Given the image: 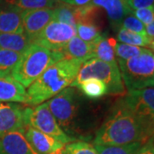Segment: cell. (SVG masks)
Segmentation results:
<instances>
[{"mask_svg": "<svg viewBox=\"0 0 154 154\" xmlns=\"http://www.w3.org/2000/svg\"><path fill=\"white\" fill-rule=\"evenodd\" d=\"M154 134V120L141 114L121 99L96 132L94 146L146 144Z\"/></svg>", "mask_w": 154, "mask_h": 154, "instance_id": "1", "label": "cell"}, {"mask_svg": "<svg viewBox=\"0 0 154 154\" xmlns=\"http://www.w3.org/2000/svg\"><path fill=\"white\" fill-rule=\"evenodd\" d=\"M83 62L77 59H63L50 65L28 88L27 105L44 103L70 86L75 81Z\"/></svg>", "mask_w": 154, "mask_h": 154, "instance_id": "2", "label": "cell"}, {"mask_svg": "<svg viewBox=\"0 0 154 154\" xmlns=\"http://www.w3.org/2000/svg\"><path fill=\"white\" fill-rule=\"evenodd\" d=\"M61 128L75 139L84 125V101L75 88H66L46 102Z\"/></svg>", "mask_w": 154, "mask_h": 154, "instance_id": "3", "label": "cell"}, {"mask_svg": "<svg viewBox=\"0 0 154 154\" xmlns=\"http://www.w3.org/2000/svg\"><path fill=\"white\" fill-rule=\"evenodd\" d=\"M63 59L64 58L60 51H51L32 43L22 53L11 75L24 88H29L50 65Z\"/></svg>", "mask_w": 154, "mask_h": 154, "instance_id": "4", "label": "cell"}, {"mask_svg": "<svg viewBox=\"0 0 154 154\" xmlns=\"http://www.w3.org/2000/svg\"><path fill=\"white\" fill-rule=\"evenodd\" d=\"M128 92L154 88V52L149 49L127 60L117 59Z\"/></svg>", "mask_w": 154, "mask_h": 154, "instance_id": "5", "label": "cell"}, {"mask_svg": "<svg viewBox=\"0 0 154 154\" xmlns=\"http://www.w3.org/2000/svg\"><path fill=\"white\" fill-rule=\"evenodd\" d=\"M90 78H96L105 83L107 88V94L122 97L127 94L117 62L106 63L98 58L86 61L83 63L70 88L78 87L82 82Z\"/></svg>", "mask_w": 154, "mask_h": 154, "instance_id": "6", "label": "cell"}, {"mask_svg": "<svg viewBox=\"0 0 154 154\" xmlns=\"http://www.w3.org/2000/svg\"><path fill=\"white\" fill-rule=\"evenodd\" d=\"M24 127L28 126L55 138L63 144L75 141V139L68 135L61 128L51 112L47 103H42L34 107H27L23 110Z\"/></svg>", "mask_w": 154, "mask_h": 154, "instance_id": "7", "label": "cell"}, {"mask_svg": "<svg viewBox=\"0 0 154 154\" xmlns=\"http://www.w3.org/2000/svg\"><path fill=\"white\" fill-rule=\"evenodd\" d=\"M75 33L76 30L75 28L52 20L36 36L32 43L51 51H60L65 45L75 36Z\"/></svg>", "mask_w": 154, "mask_h": 154, "instance_id": "8", "label": "cell"}, {"mask_svg": "<svg viewBox=\"0 0 154 154\" xmlns=\"http://www.w3.org/2000/svg\"><path fill=\"white\" fill-rule=\"evenodd\" d=\"M24 34L31 42L52 21L53 9H40L24 11L22 14Z\"/></svg>", "mask_w": 154, "mask_h": 154, "instance_id": "9", "label": "cell"}, {"mask_svg": "<svg viewBox=\"0 0 154 154\" xmlns=\"http://www.w3.org/2000/svg\"><path fill=\"white\" fill-rule=\"evenodd\" d=\"M22 105L0 102V138L8 133L24 128Z\"/></svg>", "mask_w": 154, "mask_h": 154, "instance_id": "10", "label": "cell"}, {"mask_svg": "<svg viewBox=\"0 0 154 154\" xmlns=\"http://www.w3.org/2000/svg\"><path fill=\"white\" fill-rule=\"evenodd\" d=\"M88 5L105 10L114 29L121 28L122 20L128 15L133 14L127 0H92Z\"/></svg>", "mask_w": 154, "mask_h": 154, "instance_id": "11", "label": "cell"}, {"mask_svg": "<svg viewBox=\"0 0 154 154\" xmlns=\"http://www.w3.org/2000/svg\"><path fill=\"white\" fill-rule=\"evenodd\" d=\"M24 134L37 154H51L63 148L64 144L31 127H24Z\"/></svg>", "mask_w": 154, "mask_h": 154, "instance_id": "12", "label": "cell"}, {"mask_svg": "<svg viewBox=\"0 0 154 154\" xmlns=\"http://www.w3.org/2000/svg\"><path fill=\"white\" fill-rule=\"evenodd\" d=\"M122 99L134 110L154 120V88L128 92Z\"/></svg>", "mask_w": 154, "mask_h": 154, "instance_id": "13", "label": "cell"}, {"mask_svg": "<svg viewBox=\"0 0 154 154\" xmlns=\"http://www.w3.org/2000/svg\"><path fill=\"white\" fill-rule=\"evenodd\" d=\"M0 154H37L24 134V128L0 138Z\"/></svg>", "mask_w": 154, "mask_h": 154, "instance_id": "14", "label": "cell"}, {"mask_svg": "<svg viewBox=\"0 0 154 154\" xmlns=\"http://www.w3.org/2000/svg\"><path fill=\"white\" fill-rule=\"evenodd\" d=\"M27 91L10 73L0 72V101L27 103Z\"/></svg>", "mask_w": 154, "mask_h": 154, "instance_id": "15", "label": "cell"}, {"mask_svg": "<svg viewBox=\"0 0 154 154\" xmlns=\"http://www.w3.org/2000/svg\"><path fill=\"white\" fill-rule=\"evenodd\" d=\"M22 12L12 6L0 5V33H24Z\"/></svg>", "mask_w": 154, "mask_h": 154, "instance_id": "16", "label": "cell"}, {"mask_svg": "<svg viewBox=\"0 0 154 154\" xmlns=\"http://www.w3.org/2000/svg\"><path fill=\"white\" fill-rule=\"evenodd\" d=\"M60 52L64 59H77L85 63L86 61L94 58L92 43L86 42L77 36L72 38L61 50Z\"/></svg>", "mask_w": 154, "mask_h": 154, "instance_id": "17", "label": "cell"}, {"mask_svg": "<svg viewBox=\"0 0 154 154\" xmlns=\"http://www.w3.org/2000/svg\"><path fill=\"white\" fill-rule=\"evenodd\" d=\"M116 42V41L113 38H106L104 35L99 36L94 41L91 42L93 45L94 58H98L106 63L116 62L114 51Z\"/></svg>", "mask_w": 154, "mask_h": 154, "instance_id": "18", "label": "cell"}, {"mask_svg": "<svg viewBox=\"0 0 154 154\" xmlns=\"http://www.w3.org/2000/svg\"><path fill=\"white\" fill-rule=\"evenodd\" d=\"M32 44L24 33H0V49L23 53Z\"/></svg>", "mask_w": 154, "mask_h": 154, "instance_id": "19", "label": "cell"}, {"mask_svg": "<svg viewBox=\"0 0 154 154\" xmlns=\"http://www.w3.org/2000/svg\"><path fill=\"white\" fill-rule=\"evenodd\" d=\"M52 20L65 23L75 28L79 22V7L59 2V4L53 9Z\"/></svg>", "mask_w": 154, "mask_h": 154, "instance_id": "20", "label": "cell"}, {"mask_svg": "<svg viewBox=\"0 0 154 154\" xmlns=\"http://www.w3.org/2000/svg\"><path fill=\"white\" fill-rule=\"evenodd\" d=\"M60 0H2L0 5L12 6L20 11L54 9Z\"/></svg>", "mask_w": 154, "mask_h": 154, "instance_id": "21", "label": "cell"}, {"mask_svg": "<svg viewBox=\"0 0 154 154\" xmlns=\"http://www.w3.org/2000/svg\"><path fill=\"white\" fill-rule=\"evenodd\" d=\"M77 88L82 94L91 99H98L107 94V88L105 83L96 78H90L81 83Z\"/></svg>", "mask_w": 154, "mask_h": 154, "instance_id": "22", "label": "cell"}, {"mask_svg": "<svg viewBox=\"0 0 154 154\" xmlns=\"http://www.w3.org/2000/svg\"><path fill=\"white\" fill-rule=\"evenodd\" d=\"M116 38L120 43L139 46V47H142V46L150 47V44H151V38L147 35H142V34L134 33L122 28H119L116 34Z\"/></svg>", "mask_w": 154, "mask_h": 154, "instance_id": "23", "label": "cell"}, {"mask_svg": "<svg viewBox=\"0 0 154 154\" xmlns=\"http://www.w3.org/2000/svg\"><path fill=\"white\" fill-rule=\"evenodd\" d=\"M143 145L134 142L122 146H94V147L99 154H135Z\"/></svg>", "mask_w": 154, "mask_h": 154, "instance_id": "24", "label": "cell"}, {"mask_svg": "<svg viewBox=\"0 0 154 154\" xmlns=\"http://www.w3.org/2000/svg\"><path fill=\"white\" fill-rule=\"evenodd\" d=\"M22 53L0 49V72L11 73L22 57Z\"/></svg>", "mask_w": 154, "mask_h": 154, "instance_id": "25", "label": "cell"}, {"mask_svg": "<svg viewBox=\"0 0 154 154\" xmlns=\"http://www.w3.org/2000/svg\"><path fill=\"white\" fill-rule=\"evenodd\" d=\"M75 30L78 37L88 43L93 42L96 38H98L99 36L102 35L100 32V28L94 24L78 23Z\"/></svg>", "mask_w": 154, "mask_h": 154, "instance_id": "26", "label": "cell"}, {"mask_svg": "<svg viewBox=\"0 0 154 154\" xmlns=\"http://www.w3.org/2000/svg\"><path fill=\"white\" fill-rule=\"evenodd\" d=\"M145 48L143 47L123 44L117 41L116 42L114 45L115 55L117 57V59H121V60H127V59H129L134 57L140 55V53L143 52Z\"/></svg>", "mask_w": 154, "mask_h": 154, "instance_id": "27", "label": "cell"}, {"mask_svg": "<svg viewBox=\"0 0 154 154\" xmlns=\"http://www.w3.org/2000/svg\"><path fill=\"white\" fill-rule=\"evenodd\" d=\"M64 149L67 154H99L94 146L82 140L69 142Z\"/></svg>", "mask_w": 154, "mask_h": 154, "instance_id": "28", "label": "cell"}, {"mask_svg": "<svg viewBox=\"0 0 154 154\" xmlns=\"http://www.w3.org/2000/svg\"><path fill=\"white\" fill-rule=\"evenodd\" d=\"M121 28H125L128 31H131L134 33L147 35L146 32V26L140 20H138L133 14L128 15L122 22Z\"/></svg>", "mask_w": 154, "mask_h": 154, "instance_id": "29", "label": "cell"}, {"mask_svg": "<svg viewBox=\"0 0 154 154\" xmlns=\"http://www.w3.org/2000/svg\"><path fill=\"white\" fill-rule=\"evenodd\" d=\"M133 15L142 22L145 26H147L154 21V6L133 11Z\"/></svg>", "mask_w": 154, "mask_h": 154, "instance_id": "30", "label": "cell"}, {"mask_svg": "<svg viewBox=\"0 0 154 154\" xmlns=\"http://www.w3.org/2000/svg\"><path fill=\"white\" fill-rule=\"evenodd\" d=\"M127 1L129 8L132 11L154 6V0H127Z\"/></svg>", "mask_w": 154, "mask_h": 154, "instance_id": "31", "label": "cell"}, {"mask_svg": "<svg viewBox=\"0 0 154 154\" xmlns=\"http://www.w3.org/2000/svg\"><path fill=\"white\" fill-rule=\"evenodd\" d=\"M92 0H60V2L68 4L69 5L75 6V7H83L88 5Z\"/></svg>", "mask_w": 154, "mask_h": 154, "instance_id": "32", "label": "cell"}, {"mask_svg": "<svg viewBox=\"0 0 154 154\" xmlns=\"http://www.w3.org/2000/svg\"><path fill=\"white\" fill-rule=\"evenodd\" d=\"M135 154H154V147L148 141L139 149Z\"/></svg>", "mask_w": 154, "mask_h": 154, "instance_id": "33", "label": "cell"}, {"mask_svg": "<svg viewBox=\"0 0 154 154\" xmlns=\"http://www.w3.org/2000/svg\"><path fill=\"white\" fill-rule=\"evenodd\" d=\"M146 32L149 38H153L154 37V21L151 24L146 26Z\"/></svg>", "mask_w": 154, "mask_h": 154, "instance_id": "34", "label": "cell"}, {"mask_svg": "<svg viewBox=\"0 0 154 154\" xmlns=\"http://www.w3.org/2000/svg\"><path fill=\"white\" fill-rule=\"evenodd\" d=\"M51 154H67V152L66 151H65V149H64V146H63V148L59 149V150L56 151L55 152H52V153Z\"/></svg>", "mask_w": 154, "mask_h": 154, "instance_id": "35", "label": "cell"}, {"mask_svg": "<svg viewBox=\"0 0 154 154\" xmlns=\"http://www.w3.org/2000/svg\"><path fill=\"white\" fill-rule=\"evenodd\" d=\"M151 38V44H150V48L154 50V37L153 38Z\"/></svg>", "mask_w": 154, "mask_h": 154, "instance_id": "36", "label": "cell"}, {"mask_svg": "<svg viewBox=\"0 0 154 154\" xmlns=\"http://www.w3.org/2000/svg\"><path fill=\"white\" fill-rule=\"evenodd\" d=\"M149 142L152 144V146H153V147H154V134H153V136H152V137L150 139Z\"/></svg>", "mask_w": 154, "mask_h": 154, "instance_id": "37", "label": "cell"}, {"mask_svg": "<svg viewBox=\"0 0 154 154\" xmlns=\"http://www.w3.org/2000/svg\"><path fill=\"white\" fill-rule=\"evenodd\" d=\"M1 2H2V0H0V3H1Z\"/></svg>", "mask_w": 154, "mask_h": 154, "instance_id": "38", "label": "cell"}]
</instances>
